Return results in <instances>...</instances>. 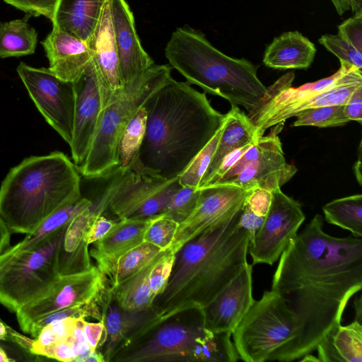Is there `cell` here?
<instances>
[{
	"label": "cell",
	"mask_w": 362,
	"mask_h": 362,
	"mask_svg": "<svg viewBox=\"0 0 362 362\" xmlns=\"http://www.w3.org/2000/svg\"><path fill=\"white\" fill-rule=\"evenodd\" d=\"M143 106L147 113L146 132L129 170L153 177H178L226 118L205 93L173 77Z\"/></svg>",
	"instance_id": "2"
},
{
	"label": "cell",
	"mask_w": 362,
	"mask_h": 362,
	"mask_svg": "<svg viewBox=\"0 0 362 362\" xmlns=\"http://www.w3.org/2000/svg\"><path fill=\"white\" fill-rule=\"evenodd\" d=\"M121 84L133 80L155 63L142 47L134 15L125 0H110Z\"/></svg>",
	"instance_id": "21"
},
{
	"label": "cell",
	"mask_w": 362,
	"mask_h": 362,
	"mask_svg": "<svg viewBox=\"0 0 362 362\" xmlns=\"http://www.w3.org/2000/svg\"><path fill=\"white\" fill-rule=\"evenodd\" d=\"M106 0H58L52 25L87 42Z\"/></svg>",
	"instance_id": "25"
},
{
	"label": "cell",
	"mask_w": 362,
	"mask_h": 362,
	"mask_svg": "<svg viewBox=\"0 0 362 362\" xmlns=\"http://www.w3.org/2000/svg\"><path fill=\"white\" fill-rule=\"evenodd\" d=\"M105 331L104 319L98 322H83V332L90 350L94 351L101 345L102 337Z\"/></svg>",
	"instance_id": "47"
},
{
	"label": "cell",
	"mask_w": 362,
	"mask_h": 362,
	"mask_svg": "<svg viewBox=\"0 0 362 362\" xmlns=\"http://www.w3.org/2000/svg\"><path fill=\"white\" fill-rule=\"evenodd\" d=\"M175 259L176 254L168 250L160 253L153 261L148 274V284L156 297L165 290Z\"/></svg>",
	"instance_id": "40"
},
{
	"label": "cell",
	"mask_w": 362,
	"mask_h": 362,
	"mask_svg": "<svg viewBox=\"0 0 362 362\" xmlns=\"http://www.w3.org/2000/svg\"><path fill=\"white\" fill-rule=\"evenodd\" d=\"M199 189L200 195L194 210L179 224L169 249L175 254L187 242L218 228L240 214L248 191L229 184L211 185Z\"/></svg>",
	"instance_id": "16"
},
{
	"label": "cell",
	"mask_w": 362,
	"mask_h": 362,
	"mask_svg": "<svg viewBox=\"0 0 362 362\" xmlns=\"http://www.w3.org/2000/svg\"><path fill=\"white\" fill-rule=\"evenodd\" d=\"M11 233L7 225L0 216V255L11 247Z\"/></svg>",
	"instance_id": "52"
},
{
	"label": "cell",
	"mask_w": 362,
	"mask_h": 362,
	"mask_svg": "<svg viewBox=\"0 0 362 362\" xmlns=\"http://www.w3.org/2000/svg\"><path fill=\"white\" fill-rule=\"evenodd\" d=\"M49 60V69L63 81L74 83L92 60L87 42L53 25L41 42Z\"/></svg>",
	"instance_id": "22"
},
{
	"label": "cell",
	"mask_w": 362,
	"mask_h": 362,
	"mask_svg": "<svg viewBox=\"0 0 362 362\" xmlns=\"http://www.w3.org/2000/svg\"><path fill=\"white\" fill-rule=\"evenodd\" d=\"M155 259L132 277L109 287L113 300L121 309L136 313L152 308L156 296L149 287L148 274Z\"/></svg>",
	"instance_id": "30"
},
{
	"label": "cell",
	"mask_w": 362,
	"mask_h": 362,
	"mask_svg": "<svg viewBox=\"0 0 362 362\" xmlns=\"http://www.w3.org/2000/svg\"><path fill=\"white\" fill-rule=\"evenodd\" d=\"M86 42L91 53L103 109L122 86L110 0H106L98 25Z\"/></svg>",
	"instance_id": "19"
},
{
	"label": "cell",
	"mask_w": 362,
	"mask_h": 362,
	"mask_svg": "<svg viewBox=\"0 0 362 362\" xmlns=\"http://www.w3.org/2000/svg\"><path fill=\"white\" fill-rule=\"evenodd\" d=\"M315 45L298 31L283 33L265 49L263 63L275 69H306L313 63Z\"/></svg>",
	"instance_id": "24"
},
{
	"label": "cell",
	"mask_w": 362,
	"mask_h": 362,
	"mask_svg": "<svg viewBox=\"0 0 362 362\" xmlns=\"http://www.w3.org/2000/svg\"><path fill=\"white\" fill-rule=\"evenodd\" d=\"M13 361L12 359H10L5 351L2 349V348L0 346V362H8Z\"/></svg>",
	"instance_id": "58"
},
{
	"label": "cell",
	"mask_w": 362,
	"mask_h": 362,
	"mask_svg": "<svg viewBox=\"0 0 362 362\" xmlns=\"http://www.w3.org/2000/svg\"><path fill=\"white\" fill-rule=\"evenodd\" d=\"M105 361L103 354L100 351H90L86 356L81 362H104Z\"/></svg>",
	"instance_id": "53"
},
{
	"label": "cell",
	"mask_w": 362,
	"mask_h": 362,
	"mask_svg": "<svg viewBox=\"0 0 362 362\" xmlns=\"http://www.w3.org/2000/svg\"><path fill=\"white\" fill-rule=\"evenodd\" d=\"M300 361H320L318 358L308 354L299 359Z\"/></svg>",
	"instance_id": "57"
},
{
	"label": "cell",
	"mask_w": 362,
	"mask_h": 362,
	"mask_svg": "<svg viewBox=\"0 0 362 362\" xmlns=\"http://www.w3.org/2000/svg\"><path fill=\"white\" fill-rule=\"evenodd\" d=\"M199 195V188L182 186L174 194L161 214L180 224L192 214L197 204Z\"/></svg>",
	"instance_id": "38"
},
{
	"label": "cell",
	"mask_w": 362,
	"mask_h": 362,
	"mask_svg": "<svg viewBox=\"0 0 362 362\" xmlns=\"http://www.w3.org/2000/svg\"><path fill=\"white\" fill-rule=\"evenodd\" d=\"M359 76H362L361 69L340 62V68L332 76L293 88L295 74L288 72L267 88L259 105L247 116L262 136L267 129L284 123L302 110L340 105L341 91L332 86Z\"/></svg>",
	"instance_id": "9"
},
{
	"label": "cell",
	"mask_w": 362,
	"mask_h": 362,
	"mask_svg": "<svg viewBox=\"0 0 362 362\" xmlns=\"http://www.w3.org/2000/svg\"><path fill=\"white\" fill-rule=\"evenodd\" d=\"M354 173L359 185L362 183V175H361V144L360 143L358 147V156L357 161L354 165Z\"/></svg>",
	"instance_id": "54"
},
{
	"label": "cell",
	"mask_w": 362,
	"mask_h": 362,
	"mask_svg": "<svg viewBox=\"0 0 362 362\" xmlns=\"http://www.w3.org/2000/svg\"><path fill=\"white\" fill-rule=\"evenodd\" d=\"M354 308L356 312L355 320L361 322H362V308H361V297L356 298L354 302Z\"/></svg>",
	"instance_id": "55"
},
{
	"label": "cell",
	"mask_w": 362,
	"mask_h": 362,
	"mask_svg": "<svg viewBox=\"0 0 362 362\" xmlns=\"http://www.w3.org/2000/svg\"><path fill=\"white\" fill-rule=\"evenodd\" d=\"M73 85L75 107L69 146L73 162L78 169L86 158L103 110L92 61Z\"/></svg>",
	"instance_id": "17"
},
{
	"label": "cell",
	"mask_w": 362,
	"mask_h": 362,
	"mask_svg": "<svg viewBox=\"0 0 362 362\" xmlns=\"http://www.w3.org/2000/svg\"><path fill=\"white\" fill-rule=\"evenodd\" d=\"M37 33L27 18L0 21V57H19L35 52Z\"/></svg>",
	"instance_id": "31"
},
{
	"label": "cell",
	"mask_w": 362,
	"mask_h": 362,
	"mask_svg": "<svg viewBox=\"0 0 362 362\" xmlns=\"http://www.w3.org/2000/svg\"><path fill=\"white\" fill-rule=\"evenodd\" d=\"M334 6L337 13L342 16L348 11L354 14L362 12V0H329Z\"/></svg>",
	"instance_id": "51"
},
{
	"label": "cell",
	"mask_w": 362,
	"mask_h": 362,
	"mask_svg": "<svg viewBox=\"0 0 362 362\" xmlns=\"http://www.w3.org/2000/svg\"><path fill=\"white\" fill-rule=\"evenodd\" d=\"M338 34L362 52V13L354 14L338 25Z\"/></svg>",
	"instance_id": "43"
},
{
	"label": "cell",
	"mask_w": 362,
	"mask_h": 362,
	"mask_svg": "<svg viewBox=\"0 0 362 362\" xmlns=\"http://www.w3.org/2000/svg\"><path fill=\"white\" fill-rule=\"evenodd\" d=\"M148 219H121L110 230L93 243L90 255L96 263L116 259L144 243Z\"/></svg>",
	"instance_id": "27"
},
{
	"label": "cell",
	"mask_w": 362,
	"mask_h": 362,
	"mask_svg": "<svg viewBox=\"0 0 362 362\" xmlns=\"http://www.w3.org/2000/svg\"><path fill=\"white\" fill-rule=\"evenodd\" d=\"M179 223L163 214L148 218L144 234V242L150 243L161 251L169 250L173 243Z\"/></svg>",
	"instance_id": "37"
},
{
	"label": "cell",
	"mask_w": 362,
	"mask_h": 362,
	"mask_svg": "<svg viewBox=\"0 0 362 362\" xmlns=\"http://www.w3.org/2000/svg\"><path fill=\"white\" fill-rule=\"evenodd\" d=\"M115 222L106 218L103 214L98 215L86 233L85 243L89 246L103 238L114 226Z\"/></svg>",
	"instance_id": "45"
},
{
	"label": "cell",
	"mask_w": 362,
	"mask_h": 362,
	"mask_svg": "<svg viewBox=\"0 0 362 362\" xmlns=\"http://www.w3.org/2000/svg\"><path fill=\"white\" fill-rule=\"evenodd\" d=\"M29 351L36 355L64 362L75 361L76 360V355L69 339L57 341L47 346H32Z\"/></svg>",
	"instance_id": "42"
},
{
	"label": "cell",
	"mask_w": 362,
	"mask_h": 362,
	"mask_svg": "<svg viewBox=\"0 0 362 362\" xmlns=\"http://www.w3.org/2000/svg\"><path fill=\"white\" fill-rule=\"evenodd\" d=\"M31 16H43L53 21L58 0H4Z\"/></svg>",
	"instance_id": "41"
},
{
	"label": "cell",
	"mask_w": 362,
	"mask_h": 362,
	"mask_svg": "<svg viewBox=\"0 0 362 362\" xmlns=\"http://www.w3.org/2000/svg\"><path fill=\"white\" fill-rule=\"evenodd\" d=\"M107 206L106 197L100 192L90 205L77 213L66 224L57 251L59 276L78 273L91 267L88 245L84 238L94 219L103 214Z\"/></svg>",
	"instance_id": "20"
},
{
	"label": "cell",
	"mask_w": 362,
	"mask_h": 362,
	"mask_svg": "<svg viewBox=\"0 0 362 362\" xmlns=\"http://www.w3.org/2000/svg\"><path fill=\"white\" fill-rule=\"evenodd\" d=\"M170 66L190 85L251 111L263 98L267 87L257 66L245 58H233L216 49L204 34L189 25L177 28L165 48Z\"/></svg>",
	"instance_id": "5"
},
{
	"label": "cell",
	"mask_w": 362,
	"mask_h": 362,
	"mask_svg": "<svg viewBox=\"0 0 362 362\" xmlns=\"http://www.w3.org/2000/svg\"><path fill=\"white\" fill-rule=\"evenodd\" d=\"M252 264L247 262L238 274L202 310L205 328L213 332H233L255 300Z\"/></svg>",
	"instance_id": "18"
},
{
	"label": "cell",
	"mask_w": 362,
	"mask_h": 362,
	"mask_svg": "<svg viewBox=\"0 0 362 362\" xmlns=\"http://www.w3.org/2000/svg\"><path fill=\"white\" fill-rule=\"evenodd\" d=\"M314 216L279 257L272 290L297 319V337L283 357L293 361L310 354L341 324L349 299L362 288V238H337Z\"/></svg>",
	"instance_id": "1"
},
{
	"label": "cell",
	"mask_w": 362,
	"mask_h": 362,
	"mask_svg": "<svg viewBox=\"0 0 362 362\" xmlns=\"http://www.w3.org/2000/svg\"><path fill=\"white\" fill-rule=\"evenodd\" d=\"M92 200L82 197L79 200L64 206L47 217L32 233L13 247L19 250L36 247L56 230L66 225L80 211L90 205Z\"/></svg>",
	"instance_id": "33"
},
{
	"label": "cell",
	"mask_w": 362,
	"mask_h": 362,
	"mask_svg": "<svg viewBox=\"0 0 362 362\" xmlns=\"http://www.w3.org/2000/svg\"><path fill=\"white\" fill-rule=\"evenodd\" d=\"M107 288V283L95 266L78 273L60 276L45 295L16 311L19 326L28 333L37 319L57 310L101 298Z\"/></svg>",
	"instance_id": "15"
},
{
	"label": "cell",
	"mask_w": 362,
	"mask_h": 362,
	"mask_svg": "<svg viewBox=\"0 0 362 362\" xmlns=\"http://www.w3.org/2000/svg\"><path fill=\"white\" fill-rule=\"evenodd\" d=\"M297 319L281 296L265 291L232 332L240 359L282 361L297 337Z\"/></svg>",
	"instance_id": "7"
},
{
	"label": "cell",
	"mask_w": 362,
	"mask_h": 362,
	"mask_svg": "<svg viewBox=\"0 0 362 362\" xmlns=\"http://www.w3.org/2000/svg\"><path fill=\"white\" fill-rule=\"evenodd\" d=\"M318 42L329 52L334 54L340 62L361 70L362 52L356 49L338 33L323 35L318 39Z\"/></svg>",
	"instance_id": "39"
},
{
	"label": "cell",
	"mask_w": 362,
	"mask_h": 362,
	"mask_svg": "<svg viewBox=\"0 0 362 362\" xmlns=\"http://www.w3.org/2000/svg\"><path fill=\"white\" fill-rule=\"evenodd\" d=\"M325 219L330 224L362 237V195L348 196L331 201L322 207Z\"/></svg>",
	"instance_id": "32"
},
{
	"label": "cell",
	"mask_w": 362,
	"mask_h": 362,
	"mask_svg": "<svg viewBox=\"0 0 362 362\" xmlns=\"http://www.w3.org/2000/svg\"><path fill=\"white\" fill-rule=\"evenodd\" d=\"M151 315V309L136 313L121 309L116 303H112L111 294L103 307L105 337L103 344H106L103 354L105 361H110L112 357Z\"/></svg>",
	"instance_id": "26"
},
{
	"label": "cell",
	"mask_w": 362,
	"mask_h": 362,
	"mask_svg": "<svg viewBox=\"0 0 362 362\" xmlns=\"http://www.w3.org/2000/svg\"><path fill=\"white\" fill-rule=\"evenodd\" d=\"M241 213V212H240ZM240 214L187 242L177 253L165 290L152 315L132 335L137 340L159 324L191 310H202L247 261L249 233L238 226Z\"/></svg>",
	"instance_id": "3"
},
{
	"label": "cell",
	"mask_w": 362,
	"mask_h": 362,
	"mask_svg": "<svg viewBox=\"0 0 362 362\" xmlns=\"http://www.w3.org/2000/svg\"><path fill=\"white\" fill-rule=\"evenodd\" d=\"M254 144H250L247 146H245L228 154L224 158L219 168H218V170H216V172L215 173V174L214 175V176L212 177V178L211 179V180L209 181L206 186L210 185L216 182L217 180H218L242 156V155L245 152V151Z\"/></svg>",
	"instance_id": "50"
},
{
	"label": "cell",
	"mask_w": 362,
	"mask_h": 362,
	"mask_svg": "<svg viewBox=\"0 0 362 362\" xmlns=\"http://www.w3.org/2000/svg\"><path fill=\"white\" fill-rule=\"evenodd\" d=\"M78 319L72 317H66L53 321L47 325L51 328L59 341L64 340L72 334L76 326Z\"/></svg>",
	"instance_id": "49"
},
{
	"label": "cell",
	"mask_w": 362,
	"mask_h": 362,
	"mask_svg": "<svg viewBox=\"0 0 362 362\" xmlns=\"http://www.w3.org/2000/svg\"><path fill=\"white\" fill-rule=\"evenodd\" d=\"M305 219L298 202L285 194L281 187L274 189L264 223L250 241L252 264L273 265L296 236Z\"/></svg>",
	"instance_id": "14"
},
{
	"label": "cell",
	"mask_w": 362,
	"mask_h": 362,
	"mask_svg": "<svg viewBox=\"0 0 362 362\" xmlns=\"http://www.w3.org/2000/svg\"><path fill=\"white\" fill-rule=\"evenodd\" d=\"M344 112L349 121L362 122V86L358 87L344 105Z\"/></svg>",
	"instance_id": "48"
},
{
	"label": "cell",
	"mask_w": 362,
	"mask_h": 362,
	"mask_svg": "<svg viewBox=\"0 0 362 362\" xmlns=\"http://www.w3.org/2000/svg\"><path fill=\"white\" fill-rule=\"evenodd\" d=\"M223 124L210 141L195 156L183 172L178 176L182 186L199 188L200 182L211 163L223 129Z\"/></svg>",
	"instance_id": "36"
},
{
	"label": "cell",
	"mask_w": 362,
	"mask_h": 362,
	"mask_svg": "<svg viewBox=\"0 0 362 362\" xmlns=\"http://www.w3.org/2000/svg\"><path fill=\"white\" fill-rule=\"evenodd\" d=\"M283 124L273 127L250 146L235 164L216 182L229 184L244 189L258 187L273 191L290 180L297 168L285 159L279 133Z\"/></svg>",
	"instance_id": "11"
},
{
	"label": "cell",
	"mask_w": 362,
	"mask_h": 362,
	"mask_svg": "<svg viewBox=\"0 0 362 362\" xmlns=\"http://www.w3.org/2000/svg\"><path fill=\"white\" fill-rule=\"evenodd\" d=\"M162 252L144 242L116 259L96 263V267L112 288L138 273Z\"/></svg>",
	"instance_id": "29"
},
{
	"label": "cell",
	"mask_w": 362,
	"mask_h": 362,
	"mask_svg": "<svg viewBox=\"0 0 362 362\" xmlns=\"http://www.w3.org/2000/svg\"><path fill=\"white\" fill-rule=\"evenodd\" d=\"M82 198L79 172L64 153L30 156L0 187V216L10 231L32 233L59 209Z\"/></svg>",
	"instance_id": "4"
},
{
	"label": "cell",
	"mask_w": 362,
	"mask_h": 362,
	"mask_svg": "<svg viewBox=\"0 0 362 362\" xmlns=\"http://www.w3.org/2000/svg\"><path fill=\"white\" fill-rule=\"evenodd\" d=\"M265 216L255 214L250 207L245 204L238 219V226L249 233L250 241L253 238L257 231L264 223Z\"/></svg>",
	"instance_id": "46"
},
{
	"label": "cell",
	"mask_w": 362,
	"mask_h": 362,
	"mask_svg": "<svg viewBox=\"0 0 362 362\" xmlns=\"http://www.w3.org/2000/svg\"><path fill=\"white\" fill-rule=\"evenodd\" d=\"M181 187L178 177H153L129 169L112 194L107 210L119 220L148 219L160 214Z\"/></svg>",
	"instance_id": "13"
},
{
	"label": "cell",
	"mask_w": 362,
	"mask_h": 362,
	"mask_svg": "<svg viewBox=\"0 0 362 362\" xmlns=\"http://www.w3.org/2000/svg\"><path fill=\"white\" fill-rule=\"evenodd\" d=\"M16 71L43 117L69 145L75 107L73 83L63 81L48 68H35L24 62Z\"/></svg>",
	"instance_id": "12"
},
{
	"label": "cell",
	"mask_w": 362,
	"mask_h": 362,
	"mask_svg": "<svg viewBox=\"0 0 362 362\" xmlns=\"http://www.w3.org/2000/svg\"><path fill=\"white\" fill-rule=\"evenodd\" d=\"M260 136L247 115L237 105H231L226 114L223 129L212 160L199 186L208 185L224 158L232 151L257 141Z\"/></svg>",
	"instance_id": "23"
},
{
	"label": "cell",
	"mask_w": 362,
	"mask_h": 362,
	"mask_svg": "<svg viewBox=\"0 0 362 362\" xmlns=\"http://www.w3.org/2000/svg\"><path fill=\"white\" fill-rule=\"evenodd\" d=\"M293 127L313 126L319 128L344 125L349 119L344 112V105H327L302 110L295 116Z\"/></svg>",
	"instance_id": "35"
},
{
	"label": "cell",
	"mask_w": 362,
	"mask_h": 362,
	"mask_svg": "<svg viewBox=\"0 0 362 362\" xmlns=\"http://www.w3.org/2000/svg\"><path fill=\"white\" fill-rule=\"evenodd\" d=\"M66 225L30 249L0 255V303L15 312L45 295L60 277L57 251Z\"/></svg>",
	"instance_id": "8"
},
{
	"label": "cell",
	"mask_w": 362,
	"mask_h": 362,
	"mask_svg": "<svg viewBox=\"0 0 362 362\" xmlns=\"http://www.w3.org/2000/svg\"><path fill=\"white\" fill-rule=\"evenodd\" d=\"M171 69L170 65L154 64L115 92L102 110L79 173L88 179L99 178L118 167L117 148L126 126L148 98L172 77Z\"/></svg>",
	"instance_id": "6"
},
{
	"label": "cell",
	"mask_w": 362,
	"mask_h": 362,
	"mask_svg": "<svg viewBox=\"0 0 362 362\" xmlns=\"http://www.w3.org/2000/svg\"><path fill=\"white\" fill-rule=\"evenodd\" d=\"M7 326L0 321V340L7 337Z\"/></svg>",
	"instance_id": "56"
},
{
	"label": "cell",
	"mask_w": 362,
	"mask_h": 362,
	"mask_svg": "<svg viewBox=\"0 0 362 362\" xmlns=\"http://www.w3.org/2000/svg\"><path fill=\"white\" fill-rule=\"evenodd\" d=\"M272 192L255 187L247 191L245 204L257 215L265 216L270 208Z\"/></svg>",
	"instance_id": "44"
},
{
	"label": "cell",
	"mask_w": 362,
	"mask_h": 362,
	"mask_svg": "<svg viewBox=\"0 0 362 362\" xmlns=\"http://www.w3.org/2000/svg\"><path fill=\"white\" fill-rule=\"evenodd\" d=\"M316 349L321 362H361V322L354 320L348 325H337L322 339Z\"/></svg>",
	"instance_id": "28"
},
{
	"label": "cell",
	"mask_w": 362,
	"mask_h": 362,
	"mask_svg": "<svg viewBox=\"0 0 362 362\" xmlns=\"http://www.w3.org/2000/svg\"><path fill=\"white\" fill-rule=\"evenodd\" d=\"M146 122L147 113L142 106L126 126L117 148L118 167L122 169H130L136 158L145 134Z\"/></svg>",
	"instance_id": "34"
},
{
	"label": "cell",
	"mask_w": 362,
	"mask_h": 362,
	"mask_svg": "<svg viewBox=\"0 0 362 362\" xmlns=\"http://www.w3.org/2000/svg\"><path fill=\"white\" fill-rule=\"evenodd\" d=\"M209 332L202 310L190 322L170 319L118 351L110 361L204 362V344Z\"/></svg>",
	"instance_id": "10"
}]
</instances>
